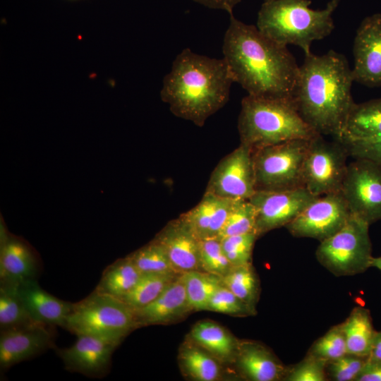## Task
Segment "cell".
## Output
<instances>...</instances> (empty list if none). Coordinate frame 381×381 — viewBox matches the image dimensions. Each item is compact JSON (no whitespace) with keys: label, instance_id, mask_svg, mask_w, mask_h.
I'll return each instance as SVG.
<instances>
[{"label":"cell","instance_id":"cell-16","mask_svg":"<svg viewBox=\"0 0 381 381\" xmlns=\"http://www.w3.org/2000/svg\"><path fill=\"white\" fill-rule=\"evenodd\" d=\"M52 326L36 323L26 327L1 330L0 367L6 370L54 346Z\"/></svg>","mask_w":381,"mask_h":381},{"label":"cell","instance_id":"cell-7","mask_svg":"<svg viewBox=\"0 0 381 381\" xmlns=\"http://www.w3.org/2000/svg\"><path fill=\"white\" fill-rule=\"evenodd\" d=\"M369 226L351 214L339 231L320 241L315 251L318 261L337 277L365 272L370 267L373 258Z\"/></svg>","mask_w":381,"mask_h":381},{"label":"cell","instance_id":"cell-44","mask_svg":"<svg viewBox=\"0 0 381 381\" xmlns=\"http://www.w3.org/2000/svg\"><path fill=\"white\" fill-rule=\"evenodd\" d=\"M370 267H375L381 271V256L373 257L371 260Z\"/></svg>","mask_w":381,"mask_h":381},{"label":"cell","instance_id":"cell-24","mask_svg":"<svg viewBox=\"0 0 381 381\" xmlns=\"http://www.w3.org/2000/svg\"><path fill=\"white\" fill-rule=\"evenodd\" d=\"M381 136V98L354 103L345 121L339 142Z\"/></svg>","mask_w":381,"mask_h":381},{"label":"cell","instance_id":"cell-42","mask_svg":"<svg viewBox=\"0 0 381 381\" xmlns=\"http://www.w3.org/2000/svg\"><path fill=\"white\" fill-rule=\"evenodd\" d=\"M210 8L225 11L233 14L235 6L242 0H192Z\"/></svg>","mask_w":381,"mask_h":381},{"label":"cell","instance_id":"cell-10","mask_svg":"<svg viewBox=\"0 0 381 381\" xmlns=\"http://www.w3.org/2000/svg\"><path fill=\"white\" fill-rule=\"evenodd\" d=\"M341 193L351 214L369 225L381 220V165L355 159L347 165Z\"/></svg>","mask_w":381,"mask_h":381},{"label":"cell","instance_id":"cell-27","mask_svg":"<svg viewBox=\"0 0 381 381\" xmlns=\"http://www.w3.org/2000/svg\"><path fill=\"white\" fill-rule=\"evenodd\" d=\"M142 274L128 256L118 259L105 268L94 291L121 298L133 288Z\"/></svg>","mask_w":381,"mask_h":381},{"label":"cell","instance_id":"cell-20","mask_svg":"<svg viewBox=\"0 0 381 381\" xmlns=\"http://www.w3.org/2000/svg\"><path fill=\"white\" fill-rule=\"evenodd\" d=\"M18 294L34 321L64 328L73 303L59 299L40 286L37 279L17 284Z\"/></svg>","mask_w":381,"mask_h":381},{"label":"cell","instance_id":"cell-13","mask_svg":"<svg viewBox=\"0 0 381 381\" xmlns=\"http://www.w3.org/2000/svg\"><path fill=\"white\" fill-rule=\"evenodd\" d=\"M255 191L252 150L240 143L217 164L205 192L231 200H248Z\"/></svg>","mask_w":381,"mask_h":381},{"label":"cell","instance_id":"cell-30","mask_svg":"<svg viewBox=\"0 0 381 381\" xmlns=\"http://www.w3.org/2000/svg\"><path fill=\"white\" fill-rule=\"evenodd\" d=\"M179 274H143L133 288L121 298L133 311L153 301Z\"/></svg>","mask_w":381,"mask_h":381},{"label":"cell","instance_id":"cell-34","mask_svg":"<svg viewBox=\"0 0 381 381\" xmlns=\"http://www.w3.org/2000/svg\"><path fill=\"white\" fill-rule=\"evenodd\" d=\"M308 354L325 362L338 359L347 354V348L341 325L331 327L310 347Z\"/></svg>","mask_w":381,"mask_h":381},{"label":"cell","instance_id":"cell-29","mask_svg":"<svg viewBox=\"0 0 381 381\" xmlns=\"http://www.w3.org/2000/svg\"><path fill=\"white\" fill-rule=\"evenodd\" d=\"M181 276L192 310H208L211 298L222 284V277L199 270L188 272Z\"/></svg>","mask_w":381,"mask_h":381},{"label":"cell","instance_id":"cell-22","mask_svg":"<svg viewBox=\"0 0 381 381\" xmlns=\"http://www.w3.org/2000/svg\"><path fill=\"white\" fill-rule=\"evenodd\" d=\"M38 272L37 255L27 242L10 233L0 241V282L37 279Z\"/></svg>","mask_w":381,"mask_h":381},{"label":"cell","instance_id":"cell-17","mask_svg":"<svg viewBox=\"0 0 381 381\" xmlns=\"http://www.w3.org/2000/svg\"><path fill=\"white\" fill-rule=\"evenodd\" d=\"M154 238L165 250L176 273L202 271L200 263V240L180 216L170 221Z\"/></svg>","mask_w":381,"mask_h":381},{"label":"cell","instance_id":"cell-21","mask_svg":"<svg viewBox=\"0 0 381 381\" xmlns=\"http://www.w3.org/2000/svg\"><path fill=\"white\" fill-rule=\"evenodd\" d=\"M234 201L205 192L201 200L180 217L199 240L218 238Z\"/></svg>","mask_w":381,"mask_h":381},{"label":"cell","instance_id":"cell-39","mask_svg":"<svg viewBox=\"0 0 381 381\" xmlns=\"http://www.w3.org/2000/svg\"><path fill=\"white\" fill-rule=\"evenodd\" d=\"M368 358L347 353L327 363L326 365L327 379L334 381H356Z\"/></svg>","mask_w":381,"mask_h":381},{"label":"cell","instance_id":"cell-9","mask_svg":"<svg viewBox=\"0 0 381 381\" xmlns=\"http://www.w3.org/2000/svg\"><path fill=\"white\" fill-rule=\"evenodd\" d=\"M347 157L346 148L336 140L327 141L321 135L310 139L303 163L304 186L315 196L340 192Z\"/></svg>","mask_w":381,"mask_h":381},{"label":"cell","instance_id":"cell-33","mask_svg":"<svg viewBox=\"0 0 381 381\" xmlns=\"http://www.w3.org/2000/svg\"><path fill=\"white\" fill-rule=\"evenodd\" d=\"M255 223L256 212L250 200H234L218 238L255 232Z\"/></svg>","mask_w":381,"mask_h":381},{"label":"cell","instance_id":"cell-19","mask_svg":"<svg viewBox=\"0 0 381 381\" xmlns=\"http://www.w3.org/2000/svg\"><path fill=\"white\" fill-rule=\"evenodd\" d=\"M235 363L241 375L252 381L283 380L288 370L269 349L253 341H240Z\"/></svg>","mask_w":381,"mask_h":381},{"label":"cell","instance_id":"cell-12","mask_svg":"<svg viewBox=\"0 0 381 381\" xmlns=\"http://www.w3.org/2000/svg\"><path fill=\"white\" fill-rule=\"evenodd\" d=\"M317 197L306 187L255 191L248 200L255 209L258 236L286 226Z\"/></svg>","mask_w":381,"mask_h":381},{"label":"cell","instance_id":"cell-45","mask_svg":"<svg viewBox=\"0 0 381 381\" xmlns=\"http://www.w3.org/2000/svg\"><path fill=\"white\" fill-rule=\"evenodd\" d=\"M270 1V0H264V1Z\"/></svg>","mask_w":381,"mask_h":381},{"label":"cell","instance_id":"cell-23","mask_svg":"<svg viewBox=\"0 0 381 381\" xmlns=\"http://www.w3.org/2000/svg\"><path fill=\"white\" fill-rule=\"evenodd\" d=\"M190 338L222 363H235L240 340L219 324L200 321L193 326Z\"/></svg>","mask_w":381,"mask_h":381},{"label":"cell","instance_id":"cell-28","mask_svg":"<svg viewBox=\"0 0 381 381\" xmlns=\"http://www.w3.org/2000/svg\"><path fill=\"white\" fill-rule=\"evenodd\" d=\"M18 291L17 284L0 282V329L34 325ZM41 324V323H40Z\"/></svg>","mask_w":381,"mask_h":381},{"label":"cell","instance_id":"cell-25","mask_svg":"<svg viewBox=\"0 0 381 381\" xmlns=\"http://www.w3.org/2000/svg\"><path fill=\"white\" fill-rule=\"evenodd\" d=\"M179 362L183 373L197 381H214L222 374V363L190 338L180 347Z\"/></svg>","mask_w":381,"mask_h":381},{"label":"cell","instance_id":"cell-15","mask_svg":"<svg viewBox=\"0 0 381 381\" xmlns=\"http://www.w3.org/2000/svg\"><path fill=\"white\" fill-rule=\"evenodd\" d=\"M118 345L90 335H77L71 346L56 349L65 368L91 377H101L109 370L113 352Z\"/></svg>","mask_w":381,"mask_h":381},{"label":"cell","instance_id":"cell-3","mask_svg":"<svg viewBox=\"0 0 381 381\" xmlns=\"http://www.w3.org/2000/svg\"><path fill=\"white\" fill-rule=\"evenodd\" d=\"M234 79L224 58L184 49L163 80L161 99L176 116L202 127L229 101Z\"/></svg>","mask_w":381,"mask_h":381},{"label":"cell","instance_id":"cell-11","mask_svg":"<svg viewBox=\"0 0 381 381\" xmlns=\"http://www.w3.org/2000/svg\"><path fill=\"white\" fill-rule=\"evenodd\" d=\"M351 215L341 191L332 193L315 198L285 227L294 237L322 241L339 231Z\"/></svg>","mask_w":381,"mask_h":381},{"label":"cell","instance_id":"cell-18","mask_svg":"<svg viewBox=\"0 0 381 381\" xmlns=\"http://www.w3.org/2000/svg\"><path fill=\"white\" fill-rule=\"evenodd\" d=\"M191 311L185 285L179 274L153 301L134 310L136 327L167 325L179 320Z\"/></svg>","mask_w":381,"mask_h":381},{"label":"cell","instance_id":"cell-36","mask_svg":"<svg viewBox=\"0 0 381 381\" xmlns=\"http://www.w3.org/2000/svg\"><path fill=\"white\" fill-rule=\"evenodd\" d=\"M258 238L255 232H250L220 238L222 250L232 266L252 263L253 250Z\"/></svg>","mask_w":381,"mask_h":381},{"label":"cell","instance_id":"cell-40","mask_svg":"<svg viewBox=\"0 0 381 381\" xmlns=\"http://www.w3.org/2000/svg\"><path fill=\"white\" fill-rule=\"evenodd\" d=\"M340 143L345 146L350 157L368 159L381 165V136L370 140Z\"/></svg>","mask_w":381,"mask_h":381},{"label":"cell","instance_id":"cell-31","mask_svg":"<svg viewBox=\"0 0 381 381\" xmlns=\"http://www.w3.org/2000/svg\"><path fill=\"white\" fill-rule=\"evenodd\" d=\"M222 283L250 306L255 308L260 296V281L252 263L233 266L222 277Z\"/></svg>","mask_w":381,"mask_h":381},{"label":"cell","instance_id":"cell-14","mask_svg":"<svg viewBox=\"0 0 381 381\" xmlns=\"http://www.w3.org/2000/svg\"><path fill=\"white\" fill-rule=\"evenodd\" d=\"M354 81L375 87L381 86V13L365 18L353 42Z\"/></svg>","mask_w":381,"mask_h":381},{"label":"cell","instance_id":"cell-8","mask_svg":"<svg viewBox=\"0 0 381 381\" xmlns=\"http://www.w3.org/2000/svg\"><path fill=\"white\" fill-rule=\"evenodd\" d=\"M309 140H293L252 151L256 191L305 187L303 163Z\"/></svg>","mask_w":381,"mask_h":381},{"label":"cell","instance_id":"cell-35","mask_svg":"<svg viewBox=\"0 0 381 381\" xmlns=\"http://www.w3.org/2000/svg\"><path fill=\"white\" fill-rule=\"evenodd\" d=\"M200 263L202 271L220 277L233 267L222 250L219 238L200 240Z\"/></svg>","mask_w":381,"mask_h":381},{"label":"cell","instance_id":"cell-4","mask_svg":"<svg viewBox=\"0 0 381 381\" xmlns=\"http://www.w3.org/2000/svg\"><path fill=\"white\" fill-rule=\"evenodd\" d=\"M238 130L241 143L252 151L293 140H310L320 135L301 117L293 97L249 95L241 101Z\"/></svg>","mask_w":381,"mask_h":381},{"label":"cell","instance_id":"cell-6","mask_svg":"<svg viewBox=\"0 0 381 381\" xmlns=\"http://www.w3.org/2000/svg\"><path fill=\"white\" fill-rule=\"evenodd\" d=\"M64 329L77 335H90L119 345L137 329L134 311L123 301L93 291L73 303Z\"/></svg>","mask_w":381,"mask_h":381},{"label":"cell","instance_id":"cell-5","mask_svg":"<svg viewBox=\"0 0 381 381\" xmlns=\"http://www.w3.org/2000/svg\"><path fill=\"white\" fill-rule=\"evenodd\" d=\"M339 2L330 0L323 9L315 10L310 7V0L263 1L256 27L277 43L298 46L307 55L311 53L314 41L324 39L333 31L332 16Z\"/></svg>","mask_w":381,"mask_h":381},{"label":"cell","instance_id":"cell-2","mask_svg":"<svg viewBox=\"0 0 381 381\" xmlns=\"http://www.w3.org/2000/svg\"><path fill=\"white\" fill-rule=\"evenodd\" d=\"M352 69L346 57L334 50L305 55L293 99L303 120L318 134L340 138L354 104Z\"/></svg>","mask_w":381,"mask_h":381},{"label":"cell","instance_id":"cell-41","mask_svg":"<svg viewBox=\"0 0 381 381\" xmlns=\"http://www.w3.org/2000/svg\"><path fill=\"white\" fill-rule=\"evenodd\" d=\"M356 381H381V361L368 358Z\"/></svg>","mask_w":381,"mask_h":381},{"label":"cell","instance_id":"cell-1","mask_svg":"<svg viewBox=\"0 0 381 381\" xmlns=\"http://www.w3.org/2000/svg\"><path fill=\"white\" fill-rule=\"evenodd\" d=\"M222 51L234 82L248 95L259 97H293L299 66L286 46L230 15Z\"/></svg>","mask_w":381,"mask_h":381},{"label":"cell","instance_id":"cell-32","mask_svg":"<svg viewBox=\"0 0 381 381\" xmlns=\"http://www.w3.org/2000/svg\"><path fill=\"white\" fill-rule=\"evenodd\" d=\"M142 274H176L162 246L155 238L127 255Z\"/></svg>","mask_w":381,"mask_h":381},{"label":"cell","instance_id":"cell-26","mask_svg":"<svg viewBox=\"0 0 381 381\" xmlns=\"http://www.w3.org/2000/svg\"><path fill=\"white\" fill-rule=\"evenodd\" d=\"M344 334L347 353L368 357L376 334L370 310L356 306L341 323Z\"/></svg>","mask_w":381,"mask_h":381},{"label":"cell","instance_id":"cell-43","mask_svg":"<svg viewBox=\"0 0 381 381\" xmlns=\"http://www.w3.org/2000/svg\"><path fill=\"white\" fill-rule=\"evenodd\" d=\"M370 361H381V331L377 332L368 358Z\"/></svg>","mask_w":381,"mask_h":381},{"label":"cell","instance_id":"cell-38","mask_svg":"<svg viewBox=\"0 0 381 381\" xmlns=\"http://www.w3.org/2000/svg\"><path fill=\"white\" fill-rule=\"evenodd\" d=\"M327 362L309 354L299 363L288 366L284 381H325Z\"/></svg>","mask_w":381,"mask_h":381},{"label":"cell","instance_id":"cell-37","mask_svg":"<svg viewBox=\"0 0 381 381\" xmlns=\"http://www.w3.org/2000/svg\"><path fill=\"white\" fill-rule=\"evenodd\" d=\"M208 310L236 317L252 316L256 309L250 306L224 285H221L210 299Z\"/></svg>","mask_w":381,"mask_h":381}]
</instances>
